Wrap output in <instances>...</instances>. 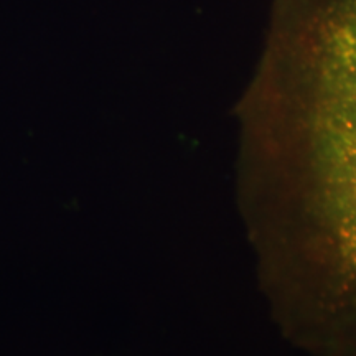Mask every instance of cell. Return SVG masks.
<instances>
[{"label": "cell", "mask_w": 356, "mask_h": 356, "mask_svg": "<svg viewBox=\"0 0 356 356\" xmlns=\"http://www.w3.org/2000/svg\"><path fill=\"white\" fill-rule=\"evenodd\" d=\"M282 61L309 83L310 122L338 172L340 233L356 270V0H277Z\"/></svg>", "instance_id": "6da1fadb"}]
</instances>
